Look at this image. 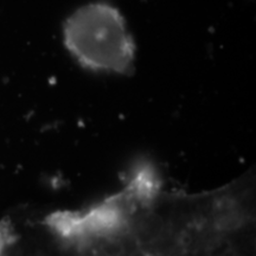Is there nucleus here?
<instances>
[{
    "label": "nucleus",
    "mask_w": 256,
    "mask_h": 256,
    "mask_svg": "<svg viewBox=\"0 0 256 256\" xmlns=\"http://www.w3.org/2000/svg\"><path fill=\"white\" fill-rule=\"evenodd\" d=\"M63 43L80 66L92 72L128 74L136 60V46L124 16L104 2L75 10L63 24Z\"/></svg>",
    "instance_id": "f257e3e1"
}]
</instances>
